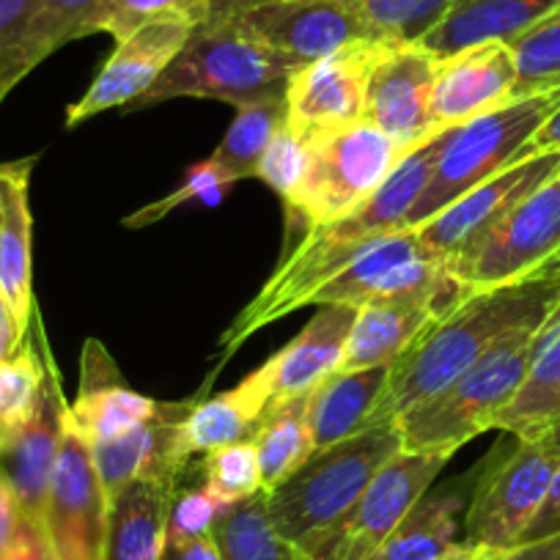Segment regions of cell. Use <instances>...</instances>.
I'll list each match as a JSON object with an SVG mask.
<instances>
[{"label": "cell", "instance_id": "6da1fadb", "mask_svg": "<svg viewBox=\"0 0 560 560\" xmlns=\"http://www.w3.org/2000/svg\"><path fill=\"white\" fill-rule=\"evenodd\" d=\"M445 132H438L427 143H420L415 152L404 154L401 163L390 171L380 190L369 201L360 203L354 212L330 220V223L305 229L298 247L283 256V261L278 264L272 278L264 283L261 292L234 316L229 330L223 332V338H220L223 352H220L212 376L247 338L256 336L264 327L275 325L283 316L294 314V311L308 308L311 298L325 287L327 280H332L343 267H349L376 236L407 231V214L420 198L423 187L429 185Z\"/></svg>", "mask_w": 560, "mask_h": 560}, {"label": "cell", "instance_id": "7a4b0ae2", "mask_svg": "<svg viewBox=\"0 0 560 560\" xmlns=\"http://www.w3.org/2000/svg\"><path fill=\"white\" fill-rule=\"evenodd\" d=\"M558 308L560 258H549L514 283L462 298L401 358L393 360L390 382L371 427L396 420L404 409L443 390L505 338L544 327Z\"/></svg>", "mask_w": 560, "mask_h": 560}, {"label": "cell", "instance_id": "3957f363", "mask_svg": "<svg viewBox=\"0 0 560 560\" xmlns=\"http://www.w3.org/2000/svg\"><path fill=\"white\" fill-rule=\"evenodd\" d=\"M298 69V61L264 45L234 18H209L192 28L179 56L127 110H143L179 96L218 100L234 107L280 100Z\"/></svg>", "mask_w": 560, "mask_h": 560}, {"label": "cell", "instance_id": "277c9868", "mask_svg": "<svg viewBox=\"0 0 560 560\" xmlns=\"http://www.w3.org/2000/svg\"><path fill=\"white\" fill-rule=\"evenodd\" d=\"M398 451L401 434L396 420L374 423L341 443L314 451L287 481L267 492L275 530L308 555Z\"/></svg>", "mask_w": 560, "mask_h": 560}, {"label": "cell", "instance_id": "5b68a950", "mask_svg": "<svg viewBox=\"0 0 560 560\" xmlns=\"http://www.w3.org/2000/svg\"><path fill=\"white\" fill-rule=\"evenodd\" d=\"M538 336L541 327L505 338L443 390L404 409L396 418L401 448L456 454L478 434L494 429L530 371Z\"/></svg>", "mask_w": 560, "mask_h": 560}, {"label": "cell", "instance_id": "8992f818", "mask_svg": "<svg viewBox=\"0 0 560 560\" xmlns=\"http://www.w3.org/2000/svg\"><path fill=\"white\" fill-rule=\"evenodd\" d=\"M560 105V85L538 94L514 96L459 127L448 129L438 152L429 185L407 214V231L427 223L467 190L500 174L522 154L533 152L530 140L549 113Z\"/></svg>", "mask_w": 560, "mask_h": 560}, {"label": "cell", "instance_id": "52a82bcc", "mask_svg": "<svg viewBox=\"0 0 560 560\" xmlns=\"http://www.w3.org/2000/svg\"><path fill=\"white\" fill-rule=\"evenodd\" d=\"M305 140L308 165L300 187L287 201L289 218H300L305 229L354 212L380 190L407 154L365 118Z\"/></svg>", "mask_w": 560, "mask_h": 560}, {"label": "cell", "instance_id": "ba28073f", "mask_svg": "<svg viewBox=\"0 0 560 560\" xmlns=\"http://www.w3.org/2000/svg\"><path fill=\"white\" fill-rule=\"evenodd\" d=\"M560 448L547 438H516L514 448L476 467V487L465 514V541L509 552L536 520Z\"/></svg>", "mask_w": 560, "mask_h": 560}, {"label": "cell", "instance_id": "9c48e42d", "mask_svg": "<svg viewBox=\"0 0 560 560\" xmlns=\"http://www.w3.org/2000/svg\"><path fill=\"white\" fill-rule=\"evenodd\" d=\"M560 253V174L544 182L448 264L462 298L514 283Z\"/></svg>", "mask_w": 560, "mask_h": 560}, {"label": "cell", "instance_id": "30bf717a", "mask_svg": "<svg viewBox=\"0 0 560 560\" xmlns=\"http://www.w3.org/2000/svg\"><path fill=\"white\" fill-rule=\"evenodd\" d=\"M448 451H398L365 487L358 503L311 547L314 560H371L398 522L412 511L445 465Z\"/></svg>", "mask_w": 560, "mask_h": 560}, {"label": "cell", "instance_id": "8fae6325", "mask_svg": "<svg viewBox=\"0 0 560 560\" xmlns=\"http://www.w3.org/2000/svg\"><path fill=\"white\" fill-rule=\"evenodd\" d=\"M107 498L89 440L63 415V438L45 503V538L56 560H105Z\"/></svg>", "mask_w": 560, "mask_h": 560}, {"label": "cell", "instance_id": "7c38bea8", "mask_svg": "<svg viewBox=\"0 0 560 560\" xmlns=\"http://www.w3.org/2000/svg\"><path fill=\"white\" fill-rule=\"evenodd\" d=\"M560 174V152H527L516 163L489 176L478 187L467 190L454 203L434 214L427 223L409 229L415 240L445 264L465 256L498 220H503L533 190Z\"/></svg>", "mask_w": 560, "mask_h": 560}, {"label": "cell", "instance_id": "4fadbf2b", "mask_svg": "<svg viewBox=\"0 0 560 560\" xmlns=\"http://www.w3.org/2000/svg\"><path fill=\"white\" fill-rule=\"evenodd\" d=\"M443 58L418 42H382L365 83V121L415 152L438 132L429 129V105Z\"/></svg>", "mask_w": 560, "mask_h": 560}, {"label": "cell", "instance_id": "5bb4252c", "mask_svg": "<svg viewBox=\"0 0 560 560\" xmlns=\"http://www.w3.org/2000/svg\"><path fill=\"white\" fill-rule=\"evenodd\" d=\"M231 18L300 67L376 39L354 0H264Z\"/></svg>", "mask_w": 560, "mask_h": 560}, {"label": "cell", "instance_id": "9a60e30c", "mask_svg": "<svg viewBox=\"0 0 560 560\" xmlns=\"http://www.w3.org/2000/svg\"><path fill=\"white\" fill-rule=\"evenodd\" d=\"M382 42H354L298 69L287 89L289 124L303 138L363 121L369 69Z\"/></svg>", "mask_w": 560, "mask_h": 560}, {"label": "cell", "instance_id": "2e32d148", "mask_svg": "<svg viewBox=\"0 0 560 560\" xmlns=\"http://www.w3.org/2000/svg\"><path fill=\"white\" fill-rule=\"evenodd\" d=\"M34 327L39 332L42 352H45L47 385L34 418L28 420V427L20 432L12 448L0 456V470H3L7 481L12 483L14 494H18L23 520L45 533V503L47 492H50L52 470H56L58 462V451H61L63 415H67L69 401L63 396L61 374H58L56 358L50 352L39 314L34 316Z\"/></svg>", "mask_w": 560, "mask_h": 560}, {"label": "cell", "instance_id": "e0dca14e", "mask_svg": "<svg viewBox=\"0 0 560 560\" xmlns=\"http://www.w3.org/2000/svg\"><path fill=\"white\" fill-rule=\"evenodd\" d=\"M192 28L185 23H152L118 42L113 56L94 78L83 96L67 110V127H78L96 113L124 107L147 94L168 63L179 56Z\"/></svg>", "mask_w": 560, "mask_h": 560}, {"label": "cell", "instance_id": "ac0fdd59", "mask_svg": "<svg viewBox=\"0 0 560 560\" xmlns=\"http://www.w3.org/2000/svg\"><path fill=\"white\" fill-rule=\"evenodd\" d=\"M516 63L505 42L467 47L443 58L429 105V129L445 132L514 100Z\"/></svg>", "mask_w": 560, "mask_h": 560}, {"label": "cell", "instance_id": "d6986e66", "mask_svg": "<svg viewBox=\"0 0 560 560\" xmlns=\"http://www.w3.org/2000/svg\"><path fill=\"white\" fill-rule=\"evenodd\" d=\"M163 401L132 390L116 360L96 338H89L80 358V390L69 404L74 427L80 429L89 445L110 443L135 427L152 420Z\"/></svg>", "mask_w": 560, "mask_h": 560}, {"label": "cell", "instance_id": "ffe728a7", "mask_svg": "<svg viewBox=\"0 0 560 560\" xmlns=\"http://www.w3.org/2000/svg\"><path fill=\"white\" fill-rule=\"evenodd\" d=\"M269 401H272V371L267 363L247 374L234 390L209 398L196 396L190 412L176 427V462L187 470L192 465V456H203L207 451L250 440Z\"/></svg>", "mask_w": 560, "mask_h": 560}, {"label": "cell", "instance_id": "44dd1931", "mask_svg": "<svg viewBox=\"0 0 560 560\" xmlns=\"http://www.w3.org/2000/svg\"><path fill=\"white\" fill-rule=\"evenodd\" d=\"M36 160L0 165L3 174V218H0V294L14 325L28 336L36 316L34 300V214L28 187Z\"/></svg>", "mask_w": 560, "mask_h": 560}, {"label": "cell", "instance_id": "7402d4cb", "mask_svg": "<svg viewBox=\"0 0 560 560\" xmlns=\"http://www.w3.org/2000/svg\"><path fill=\"white\" fill-rule=\"evenodd\" d=\"M560 9V0H454L440 23L418 45L432 56L451 58L487 42H511Z\"/></svg>", "mask_w": 560, "mask_h": 560}, {"label": "cell", "instance_id": "603a6c76", "mask_svg": "<svg viewBox=\"0 0 560 560\" xmlns=\"http://www.w3.org/2000/svg\"><path fill=\"white\" fill-rule=\"evenodd\" d=\"M358 308L322 305L292 343L267 360L272 371V398L303 396L341 369Z\"/></svg>", "mask_w": 560, "mask_h": 560}, {"label": "cell", "instance_id": "cb8c5ba5", "mask_svg": "<svg viewBox=\"0 0 560 560\" xmlns=\"http://www.w3.org/2000/svg\"><path fill=\"white\" fill-rule=\"evenodd\" d=\"M174 483L138 476L107 498L105 560H163Z\"/></svg>", "mask_w": 560, "mask_h": 560}, {"label": "cell", "instance_id": "d4e9b609", "mask_svg": "<svg viewBox=\"0 0 560 560\" xmlns=\"http://www.w3.org/2000/svg\"><path fill=\"white\" fill-rule=\"evenodd\" d=\"M472 476H462L459 481L429 489L412 505V511L398 522L396 530L382 541L371 560H432L459 544V533L465 530L467 503H470L472 487H476Z\"/></svg>", "mask_w": 560, "mask_h": 560}, {"label": "cell", "instance_id": "484cf974", "mask_svg": "<svg viewBox=\"0 0 560 560\" xmlns=\"http://www.w3.org/2000/svg\"><path fill=\"white\" fill-rule=\"evenodd\" d=\"M390 369L393 363L336 371L311 390V434L316 451L371 427V418L390 382Z\"/></svg>", "mask_w": 560, "mask_h": 560}, {"label": "cell", "instance_id": "4316f807", "mask_svg": "<svg viewBox=\"0 0 560 560\" xmlns=\"http://www.w3.org/2000/svg\"><path fill=\"white\" fill-rule=\"evenodd\" d=\"M100 3L102 0H36L20 34L0 50V102L52 52L83 39L85 23Z\"/></svg>", "mask_w": 560, "mask_h": 560}, {"label": "cell", "instance_id": "83f0119b", "mask_svg": "<svg viewBox=\"0 0 560 560\" xmlns=\"http://www.w3.org/2000/svg\"><path fill=\"white\" fill-rule=\"evenodd\" d=\"M443 311L434 305H401V303H365L358 308L341 369L358 371L371 365L393 363L401 358Z\"/></svg>", "mask_w": 560, "mask_h": 560}, {"label": "cell", "instance_id": "f1b7e54d", "mask_svg": "<svg viewBox=\"0 0 560 560\" xmlns=\"http://www.w3.org/2000/svg\"><path fill=\"white\" fill-rule=\"evenodd\" d=\"M560 418V308L538 336L536 358L514 401L503 409L494 429L514 438H541Z\"/></svg>", "mask_w": 560, "mask_h": 560}, {"label": "cell", "instance_id": "f546056e", "mask_svg": "<svg viewBox=\"0 0 560 560\" xmlns=\"http://www.w3.org/2000/svg\"><path fill=\"white\" fill-rule=\"evenodd\" d=\"M250 443L261 462L264 492H269L316 451L311 434V393L272 398L253 429Z\"/></svg>", "mask_w": 560, "mask_h": 560}, {"label": "cell", "instance_id": "4dcf8cb0", "mask_svg": "<svg viewBox=\"0 0 560 560\" xmlns=\"http://www.w3.org/2000/svg\"><path fill=\"white\" fill-rule=\"evenodd\" d=\"M423 253V245L415 240L412 231H393V234L376 236L349 267L332 280H327L325 287L311 298L308 305H349V308H363L369 300L380 294L385 287V280L396 272L401 264L415 261Z\"/></svg>", "mask_w": 560, "mask_h": 560}, {"label": "cell", "instance_id": "1f68e13d", "mask_svg": "<svg viewBox=\"0 0 560 560\" xmlns=\"http://www.w3.org/2000/svg\"><path fill=\"white\" fill-rule=\"evenodd\" d=\"M212 538L223 560H305L308 555L275 530L267 511V492L223 505Z\"/></svg>", "mask_w": 560, "mask_h": 560}, {"label": "cell", "instance_id": "d6a6232c", "mask_svg": "<svg viewBox=\"0 0 560 560\" xmlns=\"http://www.w3.org/2000/svg\"><path fill=\"white\" fill-rule=\"evenodd\" d=\"M47 385V363L36 327L14 354L0 360V456L7 454L34 418Z\"/></svg>", "mask_w": 560, "mask_h": 560}, {"label": "cell", "instance_id": "836d02e7", "mask_svg": "<svg viewBox=\"0 0 560 560\" xmlns=\"http://www.w3.org/2000/svg\"><path fill=\"white\" fill-rule=\"evenodd\" d=\"M287 118V96L236 107L234 121H231L223 140H220V147L214 149L212 160L234 182L256 179L258 160H261L267 143Z\"/></svg>", "mask_w": 560, "mask_h": 560}, {"label": "cell", "instance_id": "e575fe53", "mask_svg": "<svg viewBox=\"0 0 560 560\" xmlns=\"http://www.w3.org/2000/svg\"><path fill=\"white\" fill-rule=\"evenodd\" d=\"M212 18V0H102L83 36L107 34L124 42L152 23H185L198 28Z\"/></svg>", "mask_w": 560, "mask_h": 560}, {"label": "cell", "instance_id": "d590c367", "mask_svg": "<svg viewBox=\"0 0 560 560\" xmlns=\"http://www.w3.org/2000/svg\"><path fill=\"white\" fill-rule=\"evenodd\" d=\"M509 47L516 63L514 96L538 94L560 85V9L538 20Z\"/></svg>", "mask_w": 560, "mask_h": 560}, {"label": "cell", "instance_id": "8d00e7d4", "mask_svg": "<svg viewBox=\"0 0 560 560\" xmlns=\"http://www.w3.org/2000/svg\"><path fill=\"white\" fill-rule=\"evenodd\" d=\"M198 472H201L203 487L212 492L220 505L240 503L264 489L261 462H258V451L250 440L207 451L198 462Z\"/></svg>", "mask_w": 560, "mask_h": 560}, {"label": "cell", "instance_id": "74e56055", "mask_svg": "<svg viewBox=\"0 0 560 560\" xmlns=\"http://www.w3.org/2000/svg\"><path fill=\"white\" fill-rule=\"evenodd\" d=\"M369 28L382 42H418L440 23L454 0H354Z\"/></svg>", "mask_w": 560, "mask_h": 560}, {"label": "cell", "instance_id": "f35d334b", "mask_svg": "<svg viewBox=\"0 0 560 560\" xmlns=\"http://www.w3.org/2000/svg\"><path fill=\"white\" fill-rule=\"evenodd\" d=\"M231 185H234V179H231V176L225 174L212 158H207L187 171V176L182 179V185L176 187L174 192L163 196L160 201L149 203V207L138 209L135 214H129V218L124 220V225H127V229H143V225L158 223V220H163L165 214L185 207V203H192V201L214 203L220 201V196H223Z\"/></svg>", "mask_w": 560, "mask_h": 560}, {"label": "cell", "instance_id": "ab89813d", "mask_svg": "<svg viewBox=\"0 0 560 560\" xmlns=\"http://www.w3.org/2000/svg\"><path fill=\"white\" fill-rule=\"evenodd\" d=\"M305 165H308V140L287 118L278 127V132L272 135L267 149H264L261 160H258L256 179L272 187L283 198V203H287L300 187V182H303Z\"/></svg>", "mask_w": 560, "mask_h": 560}, {"label": "cell", "instance_id": "60d3db41", "mask_svg": "<svg viewBox=\"0 0 560 560\" xmlns=\"http://www.w3.org/2000/svg\"><path fill=\"white\" fill-rule=\"evenodd\" d=\"M185 476L176 483L174 498H171L168 533H165V538H171V541H185V538H198L212 533L214 520H218L220 509H223L212 498V492L203 487V481L190 483Z\"/></svg>", "mask_w": 560, "mask_h": 560}, {"label": "cell", "instance_id": "b9f144b4", "mask_svg": "<svg viewBox=\"0 0 560 560\" xmlns=\"http://www.w3.org/2000/svg\"><path fill=\"white\" fill-rule=\"evenodd\" d=\"M555 533H560V459H558V465H555L552 481H549V489H547V498H544L536 520L530 522L527 533L522 536V544L541 541V538L555 536Z\"/></svg>", "mask_w": 560, "mask_h": 560}, {"label": "cell", "instance_id": "7bdbcfd3", "mask_svg": "<svg viewBox=\"0 0 560 560\" xmlns=\"http://www.w3.org/2000/svg\"><path fill=\"white\" fill-rule=\"evenodd\" d=\"M0 560H56V558H52L45 533H42L39 527L23 522V527H20L18 536L12 538V544L0 552Z\"/></svg>", "mask_w": 560, "mask_h": 560}, {"label": "cell", "instance_id": "ee69618b", "mask_svg": "<svg viewBox=\"0 0 560 560\" xmlns=\"http://www.w3.org/2000/svg\"><path fill=\"white\" fill-rule=\"evenodd\" d=\"M23 511H20L18 494H14L12 483L7 481L3 470H0V552L12 544L18 530L23 527Z\"/></svg>", "mask_w": 560, "mask_h": 560}, {"label": "cell", "instance_id": "f6af8a7d", "mask_svg": "<svg viewBox=\"0 0 560 560\" xmlns=\"http://www.w3.org/2000/svg\"><path fill=\"white\" fill-rule=\"evenodd\" d=\"M163 560H223L220 558V549L214 544L212 533L198 538H185V541H171L165 538Z\"/></svg>", "mask_w": 560, "mask_h": 560}, {"label": "cell", "instance_id": "bcb514c9", "mask_svg": "<svg viewBox=\"0 0 560 560\" xmlns=\"http://www.w3.org/2000/svg\"><path fill=\"white\" fill-rule=\"evenodd\" d=\"M36 0H0V50L20 34L34 12Z\"/></svg>", "mask_w": 560, "mask_h": 560}, {"label": "cell", "instance_id": "7dc6e473", "mask_svg": "<svg viewBox=\"0 0 560 560\" xmlns=\"http://www.w3.org/2000/svg\"><path fill=\"white\" fill-rule=\"evenodd\" d=\"M494 560H560V533L541 538V541L520 544V547L509 549Z\"/></svg>", "mask_w": 560, "mask_h": 560}, {"label": "cell", "instance_id": "c3c4849f", "mask_svg": "<svg viewBox=\"0 0 560 560\" xmlns=\"http://www.w3.org/2000/svg\"><path fill=\"white\" fill-rule=\"evenodd\" d=\"M25 338L28 336H23L20 327L14 325L12 314H9L7 303H3V294H0V360L18 352V349L23 347Z\"/></svg>", "mask_w": 560, "mask_h": 560}, {"label": "cell", "instance_id": "681fc988", "mask_svg": "<svg viewBox=\"0 0 560 560\" xmlns=\"http://www.w3.org/2000/svg\"><path fill=\"white\" fill-rule=\"evenodd\" d=\"M530 149L533 152H560V105L549 113L547 121L533 135Z\"/></svg>", "mask_w": 560, "mask_h": 560}, {"label": "cell", "instance_id": "f907efd6", "mask_svg": "<svg viewBox=\"0 0 560 560\" xmlns=\"http://www.w3.org/2000/svg\"><path fill=\"white\" fill-rule=\"evenodd\" d=\"M500 555L503 552H494V549L478 547V544H470V541H459V544H454L448 552L438 555V558H432V560H494V558H500Z\"/></svg>", "mask_w": 560, "mask_h": 560}, {"label": "cell", "instance_id": "816d5d0a", "mask_svg": "<svg viewBox=\"0 0 560 560\" xmlns=\"http://www.w3.org/2000/svg\"><path fill=\"white\" fill-rule=\"evenodd\" d=\"M256 3H264V0H212V18H231V14L256 7Z\"/></svg>", "mask_w": 560, "mask_h": 560}, {"label": "cell", "instance_id": "f5cc1de1", "mask_svg": "<svg viewBox=\"0 0 560 560\" xmlns=\"http://www.w3.org/2000/svg\"><path fill=\"white\" fill-rule=\"evenodd\" d=\"M541 438H547V440H549V443H555V445H558V448H560V418H558V420H555L552 427H549V429H547V432H544V434H541Z\"/></svg>", "mask_w": 560, "mask_h": 560}, {"label": "cell", "instance_id": "db71d44e", "mask_svg": "<svg viewBox=\"0 0 560 560\" xmlns=\"http://www.w3.org/2000/svg\"><path fill=\"white\" fill-rule=\"evenodd\" d=\"M0 218H3V174H0Z\"/></svg>", "mask_w": 560, "mask_h": 560}, {"label": "cell", "instance_id": "11a10c76", "mask_svg": "<svg viewBox=\"0 0 560 560\" xmlns=\"http://www.w3.org/2000/svg\"><path fill=\"white\" fill-rule=\"evenodd\" d=\"M305 560H314V558H305Z\"/></svg>", "mask_w": 560, "mask_h": 560}, {"label": "cell", "instance_id": "9f6ffc18", "mask_svg": "<svg viewBox=\"0 0 560 560\" xmlns=\"http://www.w3.org/2000/svg\"><path fill=\"white\" fill-rule=\"evenodd\" d=\"M555 258H560V253H558V256H555Z\"/></svg>", "mask_w": 560, "mask_h": 560}]
</instances>
